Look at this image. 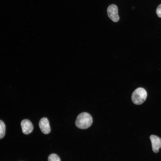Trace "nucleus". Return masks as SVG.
<instances>
[{
    "label": "nucleus",
    "mask_w": 161,
    "mask_h": 161,
    "mask_svg": "<svg viewBox=\"0 0 161 161\" xmlns=\"http://www.w3.org/2000/svg\"><path fill=\"white\" fill-rule=\"evenodd\" d=\"M48 161H61V160L57 154H52L49 156Z\"/></svg>",
    "instance_id": "nucleus-8"
},
{
    "label": "nucleus",
    "mask_w": 161,
    "mask_h": 161,
    "mask_svg": "<svg viewBox=\"0 0 161 161\" xmlns=\"http://www.w3.org/2000/svg\"><path fill=\"white\" fill-rule=\"evenodd\" d=\"M147 97V93L145 90L139 87L136 89L132 93L131 99L134 104L140 105L145 101Z\"/></svg>",
    "instance_id": "nucleus-2"
},
{
    "label": "nucleus",
    "mask_w": 161,
    "mask_h": 161,
    "mask_svg": "<svg viewBox=\"0 0 161 161\" xmlns=\"http://www.w3.org/2000/svg\"><path fill=\"white\" fill-rule=\"evenodd\" d=\"M39 128L42 132L45 134H49L51 131L49 121L46 117H43L39 123Z\"/></svg>",
    "instance_id": "nucleus-6"
},
{
    "label": "nucleus",
    "mask_w": 161,
    "mask_h": 161,
    "mask_svg": "<svg viewBox=\"0 0 161 161\" xmlns=\"http://www.w3.org/2000/svg\"><path fill=\"white\" fill-rule=\"evenodd\" d=\"M22 132L24 134H28L31 133L33 129L32 123L28 119L23 120L21 122Z\"/></svg>",
    "instance_id": "nucleus-4"
},
{
    "label": "nucleus",
    "mask_w": 161,
    "mask_h": 161,
    "mask_svg": "<svg viewBox=\"0 0 161 161\" xmlns=\"http://www.w3.org/2000/svg\"><path fill=\"white\" fill-rule=\"evenodd\" d=\"M5 132V126L4 123L0 120V139L4 136Z\"/></svg>",
    "instance_id": "nucleus-7"
},
{
    "label": "nucleus",
    "mask_w": 161,
    "mask_h": 161,
    "mask_svg": "<svg viewBox=\"0 0 161 161\" xmlns=\"http://www.w3.org/2000/svg\"><path fill=\"white\" fill-rule=\"evenodd\" d=\"M92 118L89 113L83 112L77 116L75 122L76 126L81 129H86L89 128L92 123Z\"/></svg>",
    "instance_id": "nucleus-1"
},
{
    "label": "nucleus",
    "mask_w": 161,
    "mask_h": 161,
    "mask_svg": "<svg viewBox=\"0 0 161 161\" xmlns=\"http://www.w3.org/2000/svg\"><path fill=\"white\" fill-rule=\"evenodd\" d=\"M117 6L114 4L109 5L107 8V13L109 18L113 21L117 22L119 20Z\"/></svg>",
    "instance_id": "nucleus-3"
},
{
    "label": "nucleus",
    "mask_w": 161,
    "mask_h": 161,
    "mask_svg": "<svg viewBox=\"0 0 161 161\" xmlns=\"http://www.w3.org/2000/svg\"><path fill=\"white\" fill-rule=\"evenodd\" d=\"M150 138L153 151L155 153H158L159 149L161 148V138L154 135H151Z\"/></svg>",
    "instance_id": "nucleus-5"
},
{
    "label": "nucleus",
    "mask_w": 161,
    "mask_h": 161,
    "mask_svg": "<svg viewBox=\"0 0 161 161\" xmlns=\"http://www.w3.org/2000/svg\"><path fill=\"white\" fill-rule=\"evenodd\" d=\"M156 13L159 17L161 18V4L157 7L156 10Z\"/></svg>",
    "instance_id": "nucleus-9"
}]
</instances>
